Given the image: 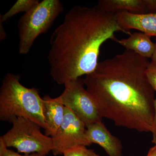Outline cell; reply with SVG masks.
<instances>
[{
    "label": "cell",
    "instance_id": "6da1fadb",
    "mask_svg": "<svg viewBox=\"0 0 156 156\" xmlns=\"http://www.w3.org/2000/svg\"><path fill=\"white\" fill-rule=\"evenodd\" d=\"M147 58L126 50L98 62L83 79L102 118L116 126L140 132H151L154 116V90L146 70Z\"/></svg>",
    "mask_w": 156,
    "mask_h": 156
},
{
    "label": "cell",
    "instance_id": "7a4b0ae2",
    "mask_svg": "<svg viewBox=\"0 0 156 156\" xmlns=\"http://www.w3.org/2000/svg\"><path fill=\"white\" fill-rule=\"evenodd\" d=\"M118 32L131 34L120 26L115 13L98 5L73 7L50 37L48 58L53 80L64 85L94 71L101 46L110 39L117 42Z\"/></svg>",
    "mask_w": 156,
    "mask_h": 156
},
{
    "label": "cell",
    "instance_id": "3957f363",
    "mask_svg": "<svg viewBox=\"0 0 156 156\" xmlns=\"http://www.w3.org/2000/svg\"><path fill=\"white\" fill-rule=\"evenodd\" d=\"M20 76L11 73L5 75L0 88V120L12 123L17 118H24L47 128L43 115V98L36 88L24 87Z\"/></svg>",
    "mask_w": 156,
    "mask_h": 156
},
{
    "label": "cell",
    "instance_id": "277c9868",
    "mask_svg": "<svg viewBox=\"0 0 156 156\" xmlns=\"http://www.w3.org/2000/svg\"><path fill=\"white\" fill-rule=\"evenodd\" d=\"M63 11V5L58 0H43L24 13L17 25L19 54H28L37 38L49 30Z\"/></svg>",
    "mask_w": 156,
    "mask_h": 156
},
{
    "label": "cell",
    "instance_id": "5b68a950",
    "mask_svg": "<svg viewBox=\"0 0 156 156\" xmlns=\"http://www.w3.org/2000/svg\"><path fill=\"white\" fill-rule=\"evenodd\" d=\"M11 123V129L1 136L7 147L15 148L25 154L47 155L53 150L52 138L43 134L38 125L24 118H16Z\"/></svg>",
    "mask_w": 156,
    "mask_h": 156
},
{
    "label": "cell",
    "instance_id": "8992f818",
    "mask_svg": "<svg viewBox=\"0 0 156 156\" xmlns=\"http://www.w3.org/2000/svg\"><path fill=\"white\" fill-rule=\"evenodd\" d=\"M64 86V91L59 96L62 102L83 122L86 127L102 121L103 118L97 104L85 88L83 79L69 81Z\"/></svg>",
    "mask_w": 156,
    "mask_h": 156
},
{
    "label": "cell",
    "instance_id": "52a82bcc",
    "mask_svg": "<svg viewBox=\"0 0 156 156\" xmlns=\"http://www.w3.org/2000/svg\"><path fill=\"white\" fill-rule=\"evenodd\" d=\"M86 129L85 123L70 109L65 107L63 122L56 134L51 137L53 155H63L66 151L79 146L87 147L91 145L86 135Z\"/></svg>",
    "mask_w": 156,
    "mask_h": 156
},
{
    "label": "cell",
    "instance_id": "ba28073f",
    "mask_svg": "<svg viewBox=\"0 0 156 156\" xmlns=\"http://www.w3.org/2000/svg\"><path fill=\"white\" fill-rule=\"evenodd\" d=\"M86 134L91 144L100 146L108 156H123L121 140L110 133L102 121L87 126Z\"/></svg>",
    "mask_w": 156,
    "mask_h": 156
},
{
    "label": "cell",
    "instance_id": "9c48e42d",
    "mask_svg": "<svg viewBox=\"0 0 156 156\" xmlns=\"http://www.w3.org/2000/svg\"><path fill=\"white\" fill-rule=\"evenodd\" d=\"M117 21L124 30H137L156 37V14H135L128 12L115 13Z\"/></svg>",
    "mask_w": 156,
    "mask_h": 156
},
{
    "label": "cell",
    "instance_id": "30bf717a",
    "mask_svg": "<svg viewBox=\"0 0 156 156\" xmlns=\"http://www.w3.org/2000/svg\"><path fill=\"white\" fill-rule=\"evenodd\" d=\"M43 98V115L47 125L45 134L52 137L57 133L63 122L65 106L59 96L53 98L46 95Z\"/></svg>",
    "mask_w": 156,
    "mask_h": 156
},
{
    "label": "cell",
    "instance_id": "8fae6325",
    "mask_svg": "<svg viewBox=\"0 0 156 156\" xmlns=\"http://www.w3.org/2000/svg\"><path fill=\"white\" fill-rule=\"evenodd\" d=\"M116 42L126 50H131L148 59L152 57L155 46L151 37L141 32L133 33L127 38L118 39Z\"/></svg>",
    "mask_w": 156,
    "mask_h": 156
},
{
    "label": "cell",
    "instance_id": "7c38bea8",
    "mask_svg": "<svg viewBox=\"0 0 156 156\" xmlns=\"http://www.w3.org/2000/svg\"><path fill=\"white\" fill-rule=\"evenodd\" d=\"M97 5L101 10L111 13L147 14L145 0H101Z\"/></svg>",
    "mask_w": 156,
    "mask_h": 156
},
{
    "label": "cell",
    "instance_id": "4fadbf2b",
    "mask_svg": "<svg viewBox=\"0 0 156 156\" xmlns=\"http://www.w3.org/2000/svg\"><path fill=\"white\" fill-rule=\"evenodd\" d=\"M39 2L38 0H18L6 13L1 15L0 20L3 23L6 22L19 13H26Z\"/></svg>",
    "mask_w": 156,
    "mask_h": 156
},
{
    "label": "cell",
    "instance_id": "5bb4252c",
    "mask_svg": "<svg viewBox=\"0 0 156 156\" xmlns=\"http://www.w3.org/2000/svg\"><path fill=\"white\" fill-rule=\"evenodd\" d=\"M63 156H100L85 146H79L65 152Z\"/></svg>",
    "mask_w": 156,
    "mask_h": 156
},
{
    "label": "cell",
    "instance_id": "9a60e30c",
    "mask_svg": "<svg viewBox=\"0 0 156 156\" xmlns=\"http://www.w3.org/2000/svg\"><path fill=\"white\" fill-rule=\"evenodd\" d=\"M3 141L2 137H0V156H46L45 155L37 153L29 154H20L18 153L11 150L8 148Z\"/></svg>",
    "mask_w": 156,
    "mask_h": 156
},
{
    "label": "cell",
    "instance_id": "2e32d148",
    "mask_svg": "<svg viewBox=\"0 0 156 156\" xmlns=\"http://www.w3.org/2000/svg\"><path fill=\"white\" fill-rule=\"evenodd\" d=\"M146 75L150 84L156 92V66L149 64L147 69Z\"/></svg>",
    "mask_w": 156,
    "mask_h": 156
},
{
    "label": "cell",
    "instance_id": "e0dca14e",
    "mask_svg": "<svg viewBox=\"0 0 156 156\" xmlns=\"http://www.w3.org/2000/svg\"><path fill=\"white\" fill-rule=\"evenodd\" d=\"M147 14H156V0H145Z\"/></svg>",
    "mask_w": 156,
    "mask_h": 156
},
{
    "label": "cell",
    "instance_id": "ac0fdd59",
    "mask_svg": "<svg viewBox=\"0 0 156 156\" xmlns=\"http://www.w3.org/2000/svg\"><path fill=\"white\" fill-rule=\"evenodd\" d=\"M151 133L152 134V143L156 144V98L154 102V116L152 128Z\"/></svg>",
    "mask_w": 156,
    "mask_h": 156
},
{
    "label": "cell",
    "instance_id": "d6986e66",
    "mask_svg": "<svg viewBox=\"0 0 156 156\" xmlns=\"http://www.w3.org/2000/svg\"><path fill=\"white\" fill-rule=\"evenodd\" d=\"M3 23L0 20V27H1V34H0V40L1 41H3L5 39L6 37V33L5 29L3 27Z\"/></svg>",
    "mask_w": 156,
    "mask_h": 156
},
{
    "label": "cell",
    "instance_id": "ffe728a7",
    "mask_svg": "<svg viewBox=\"0 0 156 156\" xmlns=\"http://www.w3.org/2000/svg\"><path fill=\"white\" fill-rule=\"evenodd\" d=\"M155 44V46L154 50L152 57H151V61L150 62V64L156 66V41Z\"/></svg>",
    "mask_w": 156,
    "mask_h": 156
},
{
    "label": "cell",
    "instance_id": "44dd1931",
    "mask_svg": "<svg viewBox=\"0 0 156 156\" xmlns=\"http://www.w3.org/2000/svg\"><path fill=\"white\" fill-rule=\"evenodd\" d=\"M147 156H156V144L150 149Z\"/></svg>",
    "mask_w": 156,
    "mask_h": 156
}]
</instances>
